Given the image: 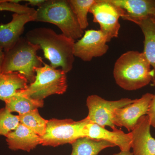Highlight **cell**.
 Returning <instances> with one entry per match:
<instances>
[{"instance_id": "cell-25", "label": "cell", "mask_w": 155, "mask_h": 155, "mask_svg": "<svg viewBox=\"0 0 155 155\" xmlns=\"http://www.w3.org/2000/svg\"><path fill=\"white\" fill-rule=\"evenodd\" d=\"M25 2L28 3V5L33 6L40 7L45 2L46 0H26Z\"/></svg>"}, {"instance_id": "cell-7", "label": "cell", "mask_w": 155, "mask_h": 155, "mask_svg": "<svg viewBox=\"0 0 155 155\" xmlns=\"http://www.w3.org/2000/svg\"><path fill=\"white\" fill-rule=\"evenodd\" d=\"M89 13L93 15V22L99 24L100 30L107 37L108 42L118 37L120 28L119 19L124 14L122 9L111 0H96Z\"/></svg>"}, {"instance_id": "cell-3", "label": "cell", "mask_w": 155, "mask_h": 155, "mask_svg": "<svg viewBox=\"0 0 155 155\" xmlns=\"http://www.w3.org/2000/svg\"><path fill=\"white\" fill-rule=\"evenodd\" d=\"M40 49L38 45L31 43L25 38H20L14 47L5 52L2 73L18 72L25 76L28 83H33L35 68L44 64L42 58L37 55Z\"/></svg>"}, {"instance_id": "cell-9", "label": "cell", "mask_w": 155, "mask_h": 155, "mask_svg": "<svg viewBox=\"0 0 155 155\" xmlns=\"http://www.w3.org/2000/svg\"><path fill=\"white\" fill-rule=\"evenodd\" d=\"M107 37L101 30H87L74 44V55L85 62L91 61L93 58L101 57L107 52Z\"/></svg>"}, {"instance_id": "cell-19", "label": "cell", "mask_w": 155, "mask_h": 155, "mask_svg": "<svg viewBox=\"0 0 155 155\" xmlns=\"http://www.w3.org/2000/svg\"><path fill=\"white\" fill-rule=\"evenodd\" d=\"M18 91L5 101V107L11 113L17 112L19 114H25L43 107L44 100L34 99L21 94Z\"/></svg>"}, {"instance_id": "cell-18", "label": "cell", "mask_w": 155, "mask_h": 155, "mask_svg": "<svg viewBox=\"0 0 155 155\" xmlns=\"http://www.w3.org/2000/svg\"><path fill=\"white\" fill-rule=\"evenodd\" d=\"M71 144L72 150L71 155H98L107 148L116 146L107 140L88 137L78 139Z\"/></svg>"}, {"instance_id": "cell-16", "label": "cell", "mask_w": 155, "mask_h": 155, "mask_svg": "<svg viewBox=\"0 0 155 155\" xmlns=\"http://www.w3.org/2000/svg\"><path fill=\"white\" fill-rule=\"evenodd\" d=\"M134 22L140 27L144 35L143 53L153 68L152 81L155 87V17L139 19Z\"/></svg>"}, {"instance_id": "cell-13", "label": "cell", "mask_w": 155, "mask_h": 155, "mask_svg": "<svg viewBox=\"0 0 155 155\" xmlns=\"http://www.w3.org/2000/svg\"><path fill=\"white\" fill-rule=\"evenodd\" d=\"M150 126L148 116L144 115L130 132L133 155H155V139L151 135Z\"/></svg>"}, {"instance_id": "cell-11", "label": "cell", "mask_w": 155, "mask_h": 155, "mask_svg": "<svg viewBox=\"0 0 155 155\" xmlns=\"http://www.w3.org/2000/svg\"><path fill=\"white\" fill-rule=\"evenodd\" d=\"M112 131L106 129L97 124L89 123L84 126L82 131L84 137L104 140L119 147L120 153L124 155H133L130 150L132 143L131 133H125L122 130L113 128Z\"/></svg>"}, {"instance_id": "cell-24", "label": "cell", "mask_w": 155, "mask_h": 155, "mask_svg": "<svg viewBox=\"0 0 155 155\" xmlns=\"http://www.w3.org/2000/svg\"><path fill=\"white\" fill-rule=\"evenodd\" d=\"M147 115L148 116L151 126L155 127V93L149 106Z\"/></svg>"}, {"instance_id": "cell-23", "label": "cell", "mask_w": 155, "mask_h": 155, "mask_svg": "<svg viewBox=\"0 0 155 155\" xmlns=\"http://www.w3.org/2000/svg\"><path fill=\"white\" fill-rule=\"evenodd\" d=\"M0 11H9L17 14H31L33 9L26 5L11 3L10 0L0 1Z\"/></svg>"}, {"instance_id": "cell-10", "label": "cell", "mask_w": 155, "mask_h": 155, "mask_svg": "<svg viewBox=\"0 0 155 155\" xmlns=\"http://www.w3.org/2000/svg\"><path fill=\"white\" fill-rule=\"evenodd\" d=\"M154 94H146L134 102L123 107L114 110L113 121L115 126L126 127L128 131L132 130L140 118L147 114L149 106Z\"/></svg>"}, {"instance_id": "cell-21", "label": "cell", "mask_w": 155, "mask_h": 155, "mask_svg": "<svg viewBox=\"0 0 155 155\" xmlns=\"http://www.w3.org/2000/svg\"><path fill=\"white\" fill-rule=\"evenodd\" d=\"M96 0H68L82 30L88 26L87 14Z\"/></svg>"}, {"instance_id": "cell-15", "label": "cell", "mask_w": 155, "mask_h": 155, "mask_svg": "<svg viewBox=\"0 0 155 155\" xmlns=\"http://www.w3.org/2000/svg\"><path fill=\"white\" fill-rule=\"evenodd\" d=\"M9 148L12 150L30 152L41 144L40 137L20 123L18 127L5 137Z\"/></svg>"}, {"instance_id": "cell-6", "label": "cell", "mask_w": 155, "mask_h": 155, "mask_svg": "<svg viewBox=\"0 0 155 155\" xmlns=\"http://www.w3.org/2000/svg\"><path fill=\"white\" fill-rule=\"evenodd\" d=\"M91 123L87 118L79 121L71 119H51L48 120L44 135L40 137L41 144L56 147L72 143L78 139L84 137V126Z\"/></svg>"}, {"instance_id": "cell-12", "label": "cell", "mask_w": 155, "mask_h": 155, "mask_svg": "<svg viewBox=\"0 0 155 155\" xmlns=\"http://www.w3.org/2000/svg\"><path fill=\"white\" fill-rule=\"evenodd\" d=\"M35 20V17L31 14L14 13L11 22L0 24V47L5 52L17 43L24 31L25 24Z\"/></svg>"}, {"instance_id": "cell-5", "label": "cell", "mask_w": 155, "mask_h": 155, "mask_svg": "<svg viewBox=\"0 0 155 155\" xmlns=\"http://www.w3.org/2000/svg\"><path fill=\"white\" fill-rule=\"evenodd\" d=\"M35 69V80L28 87L19 90L21 94L38 100H43L51 95L62 94L67 91L66 72L61 69H57L49 65Z\"/></svg>"}, {"instance_id": "cell-4", "label": "cell", "mask_w": 155, "mask_h": 155, "mask_svg": "<svg viewBox=\"0 0 155 155\" xmlns=\"http://www.w3.org/2000/svg\"><path fill=\"white\" fill-rule=\"evenodd\" d=\"M35 21L56 25L64 35L74 41L83 36V30L67 0H47L36 10Z\"/></svg>"}, {"instance_id": "cell-22", "label": "cell", "mask_w": 155, "mask_h": 155, "mask_svg": "<svg viewBox=\"0 0 155 155\" xmlns=\"http://www.w3.org/2000/svg\"><path fill=\"white\" fill-rule=\"evenodd\" d=\"M19 124V116L13 115L5 107L0 109V136L6 137Z\"/></svg>"}, {"instance_id": "cell-14", "label": "cell", "mask_w": 155, "mask_h": 155, "mask_svg": "<svg viewBox=\"0 0 155 155\" xmlns=\"http://www.w3.org/2000/svg\"><path fill=\"white\" fill-rule=\"evenodd\" d=\"M122 9V18L134 22L139 19L155 17V0H111Z\"/></svg>"}, {"instance_id": "cell-1", "label": "cell", "mask_w": 155, "mask_h": 155, "mask_svg": "<svg viewBox=\"0 0 155 155\" xmlns=\"http://www.w3.org/2000/svg\"><path fill=\"white\" fill-rule=\"evenodd\" d=\"M25 38L31 43L38 45L50 66L61 67L67 73L72 70L75 60L73 48L75 41L64 35L58 34L51 28L40 27L29 30Z\"/></svg>"}, {"instance_id": "cell-8", "label": "cell", "mask_w": 155, "mask_h": 155, "mask_svg": "<svg viewBox=\"0 0 155 155\" xmlns=\"http://www.w3.org/2000/svg\"><path fill=\"white\" fill-rule=\"evenodd\" d=\"M135 100L122 98L118 101H109L97 95H92L87 99L89 111L87 118L91 123L103 127L108 126L113 129L116 127L113 121L114 110L132 104Z\"/></svg>"}, {"instance_id": "cell-26", "label": "cell", "mask_w": 155, "mask_h": 155, "mask_svg": "<svg viewBox=\"0 0 155 155\" xmlns=\"http://www.w3.org/2000/svg\"><path fill=\"white\" fill-rule=\"evenodd\" d=\"M5 52L4 50L0 47V74L2 73L3 63L5 59Z\"/></svg>"}, {"instance_id": "cell-2", "label": "cell", "mask_w": 155, "mask_h": 155, "mask_svg": "<svg viewBox=\"0 0 155 155\" xmlns=\"http://www.w3.org/2000/svg\"><path fill=\"white\" fill-rule=\"evenodd\" d=\"M143 52L130 51L122 54L114 65V76L116 84L127 91L146 86L152 80L153 72Z\"/></svg>"}, {"instance_id": "cell-20", "label": "cell", "mask_w": 155, "mask_h": 155, "mask_svg": "<svg viewBox=\"0 0 155 155\" xmlns=\"http://www.w3.org/2000/svg\"><path fill=\"white\" fill-rule=\"evenodd\" d=\"M19 122L39 136L44 135L48 120H46L39 114L38 109H35L25 114H19Z\"/></svg>"}, {"instance_id": "cell-17", "label": "cell", "mask_w": 155, "mask_h": 155, "mask_svg": "<svg viewBox=\"0 0 155 155\" xmlns=\"http://www.w3.org/2000/svg\"><path fill=\"white\" fill-rule=\"evenodd\" d=\"M28 81L18 72L0 74V100L5 101L18 91L26 89Z\"/></svg>"}]
</instances>
